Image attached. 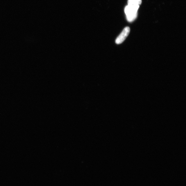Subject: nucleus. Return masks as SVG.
Segmentation results:
<instances>
[{
	"label": "nucleus",
	"instance_id": "obj_1",
	"mask_svg": "<svg viewBox=\"0 0 186 186\" xmlns=\"http://www.w3.org/2000/svg\"><path fill=\"white\" fill-rule=\"evenodd\" d=\"M139 5H127L125 8L127 20L129 22L134 21L137 18V12Z\"/></svg>",
	"mask_w": 186,
	"mask_h": 186
},
{
	"label": "nucleus",
	"instance_id": "obj_2",
	"mask_svg": "<svg viewBox=\"0 0 186 186\" xmlns=\"http://www.w3.org/2000/svg\"><path fill=\"white\" fill-rule=\"evenodd\" d=\"M130 32V28L128 27H127L123 29L120 35L116 39V43L117 44H120L123 43L128 36Z\"/></svg>",
	"mask_w": 186,
	"mask_h": 186
},
{
	"label": "nucleus",
	"instance_id": "obj_3",
	"mask_svg": "<svg viewBox=\"0 0 186 186\" xmlns=\"http://www.w3.org/2000/svg\"><path fill=\"white\" fill-rule=\"evenodd\" d=\"M134 1L136 2L139 5L142 3V0H134Z\"/></svg>",
	"mask_w": 186,
	"mask_h": 186
}]
</instances>
